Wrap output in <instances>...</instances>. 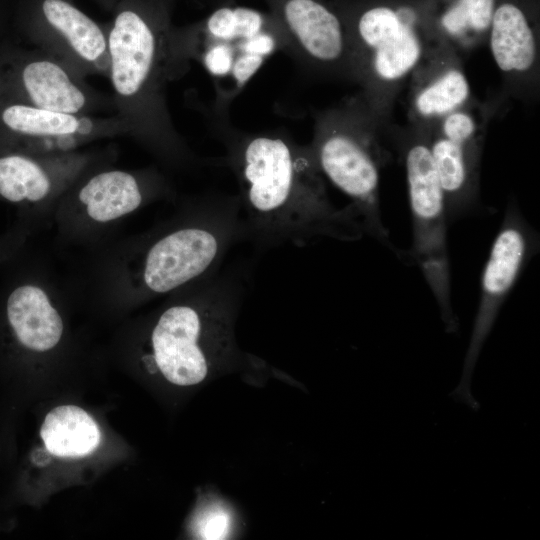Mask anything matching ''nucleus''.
Segmentation results:
<instances>
[{
	"label": "nucleus",
	"instance_id": "obj_9",
	"mask_svg": "<svg viewBox=\"0 0 540 540\" xmlns=\"http://www.w3.org/2000/svg\"><path fill=\"white\" fill-rule=\"evenodd\" d=\"M288 54L311 76L353 82L345 23L319 0H276Z\"/></svg>",
	"mask_w": 540,
	"mask_h": 540
},
{
	"label": "nucleus",
	"instance_id": "obj_11",
	"mask_svg": "<svg viewBox=\"0 0 540 540\" xmlns=\"http://www.w3.org/2000/svg\"><path fill=\"white\" fill-rule=\"evenodd\" d=\"M462 60L439 42L413 71L406 85L410 126L427 129L474 98Z\"/></svg>",
	"mask_w": 540,
	"mask_h": 540
},
{
	"label": "nucleus",
	"instance_id": "obj_21",
	"mask_svg": "<svg viewBox=\"0 0 540 540\" xmlns=\"http://www.w3.org/2000/svg\"><path fill=\"white\" fill-rule=\"evenodd\" d=\"M235 518L231 508L219 499L203 503L193 519V531L199 539H227L234 529Z\"/></svg>",
	"mask_w": 540,
	"mask_h": 540
},
{
	"label": "nucleus",
	"instance_id": "obj_14",
	"mask_svg": "<svg viewBox=\"0 0 540 540\" xmlns=\"http://www.w3.org/2000/svg\"><path fill=\"white\" fill-rule=\"evenodd\" d=\"M496 0H451L431 25L438 41L462 57L485 44Z\"/></svg>",
	"mask_w": 540,
	"mask_h": 540
},
{
	"label": "nucleus",
	"instance_id": "obj_2",
	"mask_svg": "<svg viewBox=\"0 0 540 540\" xmlns=\"http://www.w3.org/2000/svg\"><path fill=\"white\" fill-rule=\"evenodd\" d=\"M250 267L222 264L193 281L167 306L150 335L151 365L170 383L192 386L240 360L234 325L246 296Z\"/></svg>",
	"mask_w": 540,
	"mask_h": 540
},
{
	"label": "nucleus",
	"instance_id": "obj_16",
	"mask_svg": "<svg viewBox=\"0 0 540 540\" xmlns=\"http://www.w3.org/2000/svg\"><path fill=\"white\" fill-rule=\"evenodd\" d=\"M49 452L59 457H82L92 453L100 443L95 421L82 408L65 405L51 410L40 431Z\"/></svg>",
	"mask_w": 540,
	"mask_h": 540
},
{
	"label": "nucleus",
	"instance_id": "obj_5",
	"mask_svg": "<svg viewBox=\"0 0 540 540\" xmlns=\"http://www.w3.org/2000/svg\"><path fill=\"white\" fill-rule=\"evenodd\" d=\"M395 148L407 178L413 220L412 256L423 273L440 309L448 332L458 328L451 304L447 249V213L444 193L432 159L427 136L421 129L393 127Z\"/></svg>",
	"mask_w": 540,
	"mask_h": 540
},
{
	"label": "nucleus",
	"instance_id": "obj_7",
	"mask_svg": "<svg viewBox=\"0 0 540 540\" xmlns=\"http://www.w3.org/2000/svg\"><path fill=\"white\" fill-rule=\"evenodd\" d=\"M133 9L120 11L107 38L112 85L118 95L143 98L160 127L173 135L161 98L170 68L190 58L185 38L174 37Z\"/></svg>",
	"mask_w": 540,
	"mask_h": 540
},
{
	"label": "nucleus",
	"instance_id": "obj_12",
	"mask_svg": "<svg viewBox=\"0 0 540 540\" xmlns=\"http://www.w3.org/2000/svg\"><path fill=\"white\" fill-rule=\"evenodd\" d=\"M421 130L444 193L448 222L472 213L479 202L482 151L450 141L432 129Z\"/></svg>",
	"mask_w": 540,
	"mask_h": 540
},
{
	"label": "nucleus",
	"instance_id": "obj_10",
	"mask_svg": "<svg viewBox=\"0 0 540 540\" xmlns=\"http://www.w3.org/2000/svg\"><path fill=\"white\" fill-rule=\"evenodd\" d=\"M505 93L526 103L539 98L540 43L536 26L520 5L495 6L487 40Z\"/></svg>",
	"mask_w": 540,
	"mask_h": 540
},
{
	"label": "nucleus",
	"instance_id": "obj_13",
	"mask_svg": "<svg viewBox=\"0 0 540 540\" xmlns=\"http://www.w3.org/2000/svg\"><path fill=\"white\" fill-rule=\"evenodd\" d=\"M8 322L17 339L34 351H47L60 341L63 322L39 287L23 285L14 289L6 305Z\"/></svg>",
	"mask_w": 540,
	"mask_h": 540
},
{
	"label": "nucleus",
	"instance_id": "obj_6",
	"mask_svg": "<svg viewBox=\"0 0 540 540\" xmlns=\"http://www.w3.org/2000/svg\"><path fill=\"white\" fill-rule=\"evenodd\" d=\"M185 40L190 58L199 60L215 78L216 112L228 111L265 59L285 50L278 25H267L260 12L246 7L215 10Z\"/></svg>",
	"mask_w": 540,
	"mask_h": 540
},
{
	"label": "nucleus",
	"instance_id": "obj_15",
	"mask_svg": "<svg viewBox=\"0 0 540 540\" xmlns=\"http://www.w3.org/2000/svg\"><path fill=\"white\" fill-rule=\"evenodd\" d=\"M79 200L90 218L108 222L136 210L143 201V192L132 174L113 170L92 177L80 190Z\"/></svg>",
	"mask_w": 540,
	"mask_h": 540
},
{
	"label": "nucleus",
	"instance_id": "obj_8",
	"mask_svg": "<svg viewBox=\"0 0 540 540\" xmlns=\"http://www.w3.org/2000/svg\"><path fill=\"white\" fill-rule=\"evenodd\" d=\"M538 236L514 200L507 209L486 261L481 278L479 307L465 356L463 372L454 397L476 409L472 376L482 347L498 313L523 268L538 249Z\"/></svg>",
	"mask_w": 540,
	"mask_h": 540
},
{
	"label": "nucleus",
	"instance_id": "obj_19",
	"mask_svg": "<svg viewBox=\"0 0 540 540\" xmlns=\"http://www.w3.org/2000/svg\"><path fill=\"white\" fill-rule=\"evenodd\" d=\"M51 183L42 167L19 153L0 156V196L10 202H37L50 192Z\"/></svg>",
	"mask_w": 540,
	"mask_h": 540
},
{
	"label": "nucleus",
	"instance_id": "obj_20",
	"mask_svg": "<svg viewBox=\"0 0 540 540\" xmlns=\"http://www.w3.org/2000/svg\"><path fill=\"white\" fill-rule=\"evenodd\" d=\"M497 100L479 102L473 98L427 129L465 147L483 151L488 124L499 107Z\"/></svg>",
	"mask_w": 540,
	"mask_h": 540
},
{
	"label": "nucleus",
	"instance_id": "obj_4",
	"mask_svg": "<svg viewBox=\"0 0 540 540\" xmlns=\"http://www.w3.org/2000/svg\"><path fill=\"white\" fill-rule=\"evenodd\" d=\"M353 82L371 114L384 126L398 95L408 80L440 41L430 23L409 4L373 5L346 25Z\"/></svg>",
	"mask_w": 540,
	"mask_h": 540
},
{
	"label": "nucleus",
	"instance_id": "obj_1",
	"mask_svg": "<svg viewBox=\"0 0 540 540\" xmlns=\"http://www.w3.org/2000/svg\"><path fill=\"white\" fill-rule=\"evenodd\" d=\"M214 124L225 147L224 163L238 182L244 241L266 250L365 235L351 203L343 208L331 203L309 144L280 130L239 131L229 126L228 113L215 114Z\"/></svg>",
	"mask_w": 540,
	"mask_h": 540
},
{
	"label": "nucleus",
	"instance_id": "obj_17",
	"mask_svg": "<svg viewBox=\"0 0 540 540\" xmlns=\"http://www.w3.org/2000/svg\"><path fill=\"white\" fill-rule=\"evenodd\" d=\"M74 114L51 111L0 97V132L11 137H66L83 128Z\"/></svg>",
	"mask_w": 540,
	"mask_h": 540
},
{
	"label": "nucleus",
	"instance_id": "obj_3",
	"mask_svg": "<svg viewBox=\"0 0 540 540\" xmlns=\"http://www.w3.org/2000/svg\"><path fill=\"white\" fill-rule=\"evenodd\" d=\"M314 119L309 146L319 170L351 199L365 234L400 255L383 225L379 203L380 170L391 158L389 148H395L392 125H382L358 94L318 111Z\"/></svg>",
	"mask_w": 540,
	"mask_h": 540
},
{
	"label": "nucleus",
	"instance_id": "obj_18",
	"mask_svg": "<svg viewBox=\"0 0 540 540\" xmlns=\"http://www.w3.org/2000/svg\"><path fill=\"white\" fill-rule=\"evenodd\" d=\"M42 14L79 58L96 62L107 53V38L83 11L65 0H44Z\"/></svg>",
	"mask_w": 540,
	"mask_h": 540
}]
</instances>
